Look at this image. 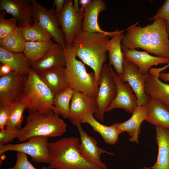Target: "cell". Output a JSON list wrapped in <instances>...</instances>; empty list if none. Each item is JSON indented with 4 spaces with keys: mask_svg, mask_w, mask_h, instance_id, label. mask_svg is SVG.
I'll use <instances>...</instances> for the list:
<instances>
[{
    "mask_svg": "<svg viewBox=\"0 0 169 169\" xmlns=\"http://www.w3.org/2000/svg\"><path fill=\"white\" fill-rule=\"evenodd\" d=\"M144 27L137 25L139 22L127 28L121 40V45L130 49L141 48L147 53L169 59V38L165 20L156 18Z\"/></svg>",
    "mask_w": 169,
    "mask_h": 169,
    "instance_id": "obj_1",
    "label": "cell"
},
{
    "mask_svg": "<svg viewBox=\"0 0 169 169\" xmlns=\"http://www.w3.org/2000/svg\"><path fill=\"white\" fill-rule=\"evenodd\" d=\"M112 36L82 31L72 44L75 57L93 70L99 85L101 69L107 58L109 37Z\"/></svg>",
    "mask_w": 169,
    "mask_h": 169,
    "instance_id": "obj_2",
    "label": "cell"
},
{
    "mask_svg": "<svg viewBox=\"0 0 169 169\" xmlns=\"http://www.w3.org/2000/svg\"><path fill=\"white\" fill-rule=\"evenodd\" d=\"M80 141L76 137H66L49 142L48 169H101L85 160L80 151Z\"/></svg>",
    "mask_w": 169,
    "mask_h": 169,
    "instance_id": "obj_3",
    "label": "cell"
},
{
    "mask_svg": "<svg viewBox=\"0 0 169 169\" xmlns=\"http://www.w3.org/2000/svg\"><path fill=\"white\" fill-rule=\"evenodd\" d=\"M66 61L65 67L69 86L74 91L82 92L95 98L99 90L94 72L88 73L83 63L77 59L72 44L63 47Z\"/></svg>",
    "mask_w": 169,
    "mask_h": 169,
    "instance_id": "obj_4",
    "label": "cell"
},
{
    "mask_svg": "<svg viewBox=\"0 0 169 169\" xmlns=\"http://www.w3.org/2000/svg\"><path fill=\"white\" fill-rule=\"evenodd\" d=\"M54 96L38 74L32 69L27 76L21 99L27 104L29 114L54 113Z\"/></svg>",
    "mask_w": 169,
    "mask_h": 169,
    "instance_id": "obj_5",
    "label": "cell"
},
{
    "mask_svg": "<svg viewBox=\"0 0 169 169\" xmlns=\"http://www.w3.org/2000/svg\"><path fill=\"white\" fill-rule=\"evenodd\" d=\"M67 127L65 122L54 113L30 114L18 138L19 141L23 142L35 136L48 138L60 136L66 131Z\"/></svg>",
    "mask_w": 169,
    "mask_h": 169,
    "instance_id": "obj_6",
    "label": "cell"
},
{
    "mask_svg": "<svg viewBox=\"0 0 169 169\" xmlns=\"http://www.w3.org/2000/svg\"><path fill=\"white\" fill-rule=\"evenodd\" d=\"M48 138L35 136L26 142L16 144H9L0 145V157L4 158L5 152L8 151L20 152L29 155L33 161L38 163L49 164Z\"/></svg>",
    "mask_w": 169,
    "mask_h": 169,
    "instance_id": "obj_7",
    "label": "cell"
},
{
    "mask_svg": "<svg viewBox=\"0 0 169 169\" xmlns=\"http://www.w3.org/2000/svg\"><path fill=\"white\" fill-rule=\"evenodd\" d=\"M110 67L108 64H104L101 68L99 90L95 98L98 110L95 116L101 122L104 120L106 109L115 100L117 92L116 85L111 74Z\"/></svg>",
    "mask_w": 169,
    "mask_h": 169,
    "instance_id": "obj_8",
    "label": "cell"
},
{
    "mask_svg": "<svg viewBox=\"0 0 169 169\" xmlns=\"http://www.w3.org/2000/svg\"><path fill=\"white\" fill-rule=\"evenodd\" d=\"M76 12L72 0H66L62 10L57 14L60 27L65 37L66 44H72L76 37L82 31L84 10Z\"/></svg>",
    "mask_w": 169,
    "mask_h": 169,
    "instance_id": "obj_9",
    "label": "cell"
},
{
    "mask_svg": "<svg viewBox=\"0 0 169 169\" xmlns=\"http://www.w3.org/2000/svg\"><path fill=\"white\" fill-rule=\"evenodd\" d=\"M33 19L36 20L51 35L54 40L63 47L66 44L64 33L59 26L54 6L47 9L36 0H32Z\"/></svg>",
    "mask_w": 169,
    "mask_h": 169,
    "instance_id": "obj_10",
    "label": "cell"
},
{
    "mask_svg": "<svg viewBox=\"0 0 169 169\" xmlns=\"http://www.w3.org/2000/svg\"><path fill=\"white\" fill-rule=\"evenodd\" d=\"M148 74L142 73L136 64L124 58L123 71L119 77L122 82L127 83L132 88L136 95L139 106L147 107L150 98L145 90Z\"/></svg>",
    "mask_w": 169,
    "mask_h": 169,
    "instance_id": "obj_11",
    "label": "cell"
},
{
    "mask_svg": "<svg viewBox=\"0 0 169 169\" xmlns=\"http://www.w3.org/2000/svg\"><path fill=\"white\" fill-rule=\"evenodd\" d=\"M27 77L13 72L0 77V105H12L21 100Z\"/></svg>",
    "mask_w": 169,
    "mask_h": 169,
    "instance_id": "obj_12",
    "label": "cell"
},
{
    "mask_svg": "<svg viewBox=\"0 0 169 169\" xmlns=\"http://www.w3.org/2000/svg\"><path fill=\"white\" fill-rule=\"evenodd\" d=\"M110 69L112 76L115 83L117 89L116 96L106 112L116 108L124 109L127 112L132 114L138 106L136 95L128 83L123 82L120 79L118 75L112 69Z\"/></svg>",
    "mask_w": 169,
    "mask_h": 169,
    "instance_id": "obj_13",
    "label": "cell"
},
{
    "mask_svg": "<svg viewBox=\"0 0 169 169\" xmlns=\"http://www.w3.org/2000/svg\"><path fill=\"white\" fill-rule=\"evenodd\" d=\"M76 126L80 136V151L83 157L89 163L101 169H106V165L101 161L100 156L103 153L114 154L99 147L96 139L88 135L81 124Z\"/></svg>",
    "mask_w": 169,
    "mask_h": 169,
    "instance_id": "obj_14",
    "label": "cell"
},
{
    "mask_svg": "<svg viewBox=\"0 0 169 169\" xmlns=\"http://www.w3.org/2000/svg\"><path fill=\"white\" fill-rule=\"evenodd\" d=\"M97 110L95 98L75 91L70 104L69 119L74 126L81 125L82 117L85 114L90 112L95 114Z\"/></svg>",
    "mask_w": 169,
    "mask_h": 169,
    "instance_id": "obj_15",
    "label": "cell"
},
{
    "mask_svg": "<svg viewBox=\"0 0 169 169\" xmlns=\"http://www.w3.org/2000/svg\"><path fill=\"white\" fill-rule=\"evenodd\" d=\"M167 64L160 68H151L148 74L145 87L146 93L159 101L169 109V84L162 82L159 75L168 67Z\"/></svg>",
    "mask_w": 169,
    "mask_h": 169,
    "instance_id": "obj_16",
    "label": "cell"
},
{
    "mask_svg": "<svg viewBox=\"0 0 169 169\" xmlns=\"http://www.w3.org/2000/svg\"><path fill=\"white\" fill-rule=\"evenodd\" d=\"M32 0H0V10L11 15L18 20L21 27L26 22L33 21Z\"/></svg>",
    "mask_w": 169,
    "mask_h": 169,
    "instance_id": "obj_17",
    "label": "cell"
},
{
    "mask_svg": "<svg viewBox=\"0 0 169 169\" xmlns=\"http://www.w3.org/2000/svg\"><path fill=\"white\" fill-rule=\"evenodd\" d=\"M66 66L63 47L53 42L44 55L33 65L32 69L39 74L56 67Z\"/></svg>",
    "mask_w": 169,
    "mask_h": 169,
    "instance_id": "obj_18",
    "label": "cell"
},
{
    "mask_svg": "<svg viewBox=\"0 0 169 169\" xmlns=\"http://www.w3.org/2000/svg\"><path fill=\"white\" fill-rule=\"evenodd\" d=\"M121 48L124 58L136 64L143 74H148L153 65L169 63V59L165 58L152 56L146 52L139 51L136 49H128L122 45Z\"/></svg>",
    "mask_w": 169,
    "mask_h": 169,
    "instance_id": "obj_19",
    "label": "cell"
},
{
    "mask_svg": "<svg viewBox=\"0 0 169 169\" xmlns=\"http://www.w3.org/2000/svg\"><path fill=\"white\" fill-rule=\"evenodd\" d=\"M106 8V3L103 0H92L84 9L82 31L93 33H101L112 36L116 32L105 31L102 30L98 23L100 13Z\"/></svg>",
    "mask_w": 169,
    "mask_h": 169,
    "instance_id": "obj_20",
    "label": "cell"
},
{
    "mask_svg": "<svg viewBox=\"0 0 169 169\" xmlns=\"http://www.w3.org/2000/svg\"><path fill=\"white\" fill-rule=\"evenodd\" d=\"M148 112L147 107L137 106L129 119L123 122L115 123L114 124L120 134L126 131L131 136V138H129V141L138 144L140 126L143 121L145 120Z\"/></svg>",
    "mask_w": 169,
    "mask_h": 169,
    "instance_id": "obj_21",
    "label": "cell"
},
{
    "mask_svg": "<svg viewBox=\"0 0 169 169\" xmlns=\"http://www.w3.org/2000/svg\"><path fill=\"white\" fill-rule=\"evenodd\" d=\"M158 154L155 164L143 169H169V129L156 127Z\"/></svg>",
    "mask_w": 169,
    "mask_h": 169,
    "instance_id": "obj_22",
    "label": "cell"
},
{
    "mask_svg": "<svg viewBox=\"0 0 169 169\" xmlns=\"http://www.w3.org/2000/svg\"><path fill=\"white\" fill-rule=\"evenodd\" d=\"M127 29L116 32L108 41L107 48L109 52L108 65L113 66L115 73L120 76L123 71L124 56L121 48V40L123 32Z\"/></svg>",
    "mask_w": 169,
    "mask_h": 169,
    "instance_id": "obj_23",
    "label": "cell"
},
{
    "mask_svg": "<svg viewBox=\"0 0 169 169\" xmlns=\"http://www.w3.org/2000/svg\"><path fill=\"white\" fill-rule=\"evenodd\" d=\"M38 74L54 95L69 87L65 67H56Z\"/></svg>",
    "mask_w": 169,
    "mask_h": 169,
    "instance_id": "obj_24",
    "label": "cell"
},
{
    "mask_svg": "<svg viewBox=\"0 0 169 169\" xmlns=\"http://www.w3.org/2000/svg\"><path fill=\"white\" fill-rule=\"evenodd\" d=\"M0 62L9 65L12 71L27 76L32 69L31 63L23 52L7 51L0 47Z\"/></svg>",
    "mask_w": 169,
    "mask_h": 169,
    "instance_id": "obj_25",
    "label": "cell"
},
{
    "mask_svg": "<svg viewBox=\"0 0 169 169\" xmlns=\"http://www.w3.org/2000/svg\"><path fill=\"white\" fill-rule=\"evenodd\" d=\"M148 114L145 120L156 127L169 129V109L156 99L150 96L147 106Z\"/></svg>",
    "mask_w": 169,
    "mask_h": 169,
    "instance_id": "obj_26",
    "label": "cell"
},
{
    "mask_svg": "<svg viewBox=\"0 0 169 169\" xmlns=\"http://www.w3.org/2000/svg\"><path fill=\"white\" fill-rule=\"evenodd\" d=\"M81 122L82 123H86L90 125L94 131L101 136L105 143L114 145L118 141L120 134L114 124L110 126L103 125L95 119L93 113L90 112L83 116Z\"/></svg>",
    "mask_w": 169,
    "mask_h": 169,
    "instance_id": "obj_27",
    "label": "cell"
},
{
    "mask_svg": "<svg viewBox=\"0 0 169 169\" xmlns=\"http://www.w3.org/2000/svg\"><path fill=\"white\" fill-rule=\"evenodd\" d=\"M22 35L27 42H38L49 40L52 38L51 35L35 19L32 25L28 22L21 27Z\"/></svg>",
    "mask_w": 169,
    "mask_h": 169,
    "instance_id": "obj_28",
    "label": "cell"
},
{
    "mask_svg": "<svg viewBox=\"0 0 169 169\" xmlns=\"http://www.w3.org/2000/svg\"><path fill=\"white\" fill-rule=\"evenodd\" d=\"M53 42L51 40L41 42L26 41L23 53L32 67L45 54Z\"/></svg>",
    "mask_w": 169,
    "mask_h": 169,
    "instance_id": "obj_29",
    "label": "cell"
},
{
    "mask_svg": "<svg viewBox=\"0 0 169 169\" xmlns=\"http://www.w3.org/2000/svg\"><path fill=\"white\" fill-rule=\"evenodd\" d=\"M74 91L69 87L54 95V113L61 115L64 118L69 119L70 104Z\"/></svg>",
    "mask_w": 169,
    "mask_h": 169,
    "instance_id": "obj_30",
    "label": "cell"
},
{
    "mask_svg": "<svg viewBox=\"0 0 169 169\" xmlns=\"http://www.w3.org/2000/svg\"><path fill=\"white\" fill-rule=\"evenodd\" d=\"M26 42L22 35L21 27L18 26L12 33L0 39V47L8 51L23 53Z\"/></svg>",
    "mask_w": 169,
    "mask_h": 169,
    "instance_id": "obj_31",
    "label": "cell"
},
{
    "mask_svg": "<svg viewBox=\"0 0 169 169\" xmlns=\"http://www.w3.org/2000/svg\"><path fill=\"white\" fill-rule=\"evenodd\" d=\"M27 108V104L21 100L12 104L11 112L6 124V128L11 131L21 130L23 114Z\"/></svg>",
    "mask_w": 169,
    "mask_h": 169,
    "instance_id": "obj_32",
    "label": "cell"
},
{
    "mask_svg": "<svg viewBox=\"0 0 169 169\" xmlns=\"http://www.w3.org/2000/svg\"><path fill=\"white\" fill-rule=\"evenodd\" d=\"M6 13L4 11H1L0 13V39L10 34L18 27L17 19L13 17L5 18Z\"/></svg>",
    "mask_w": 169,
    "mask_h": 169,
    "instance_id": "obj_33",
    "label": "cell"
},
{
    "mask_svg": "<svg viewBox=\"0 0 169 169\" xmlns=\"http://www.w3.org/2000/svg\"><path fill=\"white\" fill-rule=\"evenodd\" d=\"M157 18L164 19L166 22L167 32L169 36V0L165 1L163 4L157 10L156 13L149 20Z\"/></svg>",
    "mask_w": 169,
    "mask_h": 169,
    "instance_id": "obj_34",
    "label": "cell"
},
{
    "mask_svg": "<svg viewBox=\"0 0 169 169\" xmlns=\"http://www.w3.org/2000/svg\"><path fill=\"white\" fill-rule=\"evenodd\" d=\"M8 169H37L28 161L27 155L25 153L17 152L16 161L14 166Z\"/></svg>",
    "mask_w": 169,
    "mask_h": 169,
    "instance_id": "obj_35",
    "label": "cell"
},
{
    "mask_svg": "<svg viewBox=\"0 0 169 169\" xmlns=\"http://www.w3.org/2000/svg\"><path fill=\"white\" fill-rule=\"evenodd\" d=\"M21 130L16 131L9 130L4 129L0 131V145L12 141L16 137L18 138Z\"/></svg>",
    "mask_w": 169,
    "mask_h": 169,
    "instance_id": "obj_36",
    "label": "cell"
},
{
    "mask_svg": "<svg viewBox=\"0 0 169 169\" xmlns=\"http://www.w3.org/2000/svg\"><path fill=\"white\" fill-rule=\"evenodd\" d=\"M12 105H0V129L2 130L5 127L7 122L10 116Z\"/></svg>",
    "mask_w": 169,
    "mask_h": 169,
    "instance_id": "obj_37",
    "label": "cell"
},
{
    "mask_svg": "<svg viewBox=\"0 0 169 169\" xmlns=\"http://www.w3.org/2000/svg\"><path fill=\"white\" fill-rule=\"evenodd\" d=\"M11 67L8 64H2L0 67V77L7 75L12 72Z\"/></svg>",
    "mask_w": 169,
    "mask_h": 169,
    "instance_id": "obj_38",
    "label": "cell"
},
{
    "mask_svg": "<svg viewBox=\"0 0 169 169\" xmlns=\"http://www.w3.org/2000/svg\"><path fill=\"white\" fill-rule=\"evenodd\" d=\"M66 0H54V5L55 6V11L57 14L59 13L63 9Z\"/></svg>",
    "mask_w": 169,
    "mask_h": 169,
    "instance_id": "obj_39",
    "label": "cell"
},
{
    "mask_svg": "<svg viewBox=\"0 0 169 169\" xmlns=\"http://www.w3.org/2000/svg\"><path fill=\"white\" fill-rule=\"evenodd\" d=\"M92 0H79V3L81 5L80 9L84 10L85 8L91 2Z\"/></svg>",
    "mask_w": 169,
    "mask_h": 169,
    "instance_id": "obj_40",
    "label": "cell"
},
{
    "mask_svg": "<svg viewBox=\"0 0 169 169\" xmlns=\"http://www.w3.org/2000/svg\"><path fill=\"white\" fill-rule=\"evenodd\" d=\"M159 78L164 81L169 82V73H160Z\"/></svg>",
    "mask_w": 169,
    "mask_h": 169,
    "instance_id": "obj_41",
    "label": "cell"
},
{
    "mask_svg": "<svg viewBox=\"0 0 169 169\" xmlns=\"http://www.w3.org/2000/svg\"><path fill=\"white\" fill-rule=\"evenodd\" d=\"M73 2V7L74 10L78 12H79L81 11L80 8L79 7V0H74Z\"/></svg>",
    "mask_w": 169,
    "mask_h": 169,
    "instance_id": "obj_42",
    "label": "cell"
},
{
    "mask_svg": "<svg viewBox=\"0 0 169 169\" xmlns=\"http://www.w3.org/2000/svg\"><path fill=\"white\" fill-rule=\"evenodd\" d=\"M41 169H48L47 168V167H45V166H43Z\"/></svg>",
    "mask_w": 169,
    "mask_h": 169,
    "instance_id": "obj_43",
    "label": "cell"
}]
</instances>
